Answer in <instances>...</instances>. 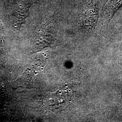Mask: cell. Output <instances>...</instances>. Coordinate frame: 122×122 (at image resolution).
I'll return each mask as SVG.
<instances>
[{"label":"cell","instance_id":"cell-1","mask_svg":"<svg viewBox=\"0 0 122 122\" xmlns=\"http://www.w3.org/2000/svg\"><path fill=\"white\" fill-rule=\"evenodd\" d=\"M100 0H86L81 10V19L84 25L92 29L100 15Z\"/></svg>","mask_w":122,"mask_h":122},{"label":"cell","instance_id":"cell-2","mask_svg":"<svg viewBox=\"0 0 122 122\" xmlns=\"http://www.w3.org/2000/svg\"><path fill=\"white\" fill-rule=\"evenodd\" d=\"M122 8V0H102L100 15L106 20H110Z\"/></svg>","mask_w":122,"mask_h":122},{"label":"cell","instance_id":"cell-3","mask_svg":"<svg viewBox=\"0 0 122 122\" xmlns=\"http://www.w3.org/2000/svg\"><path fill=\"white\" fill-rule=\"evenodd\" d=\"M22 90H23V89H22L20 88L18 89L17 90H16V91H17V92H19V91H20H20L21 92V91H22Z\"/></svg>","mask_w":122,"mask_h":122},{"label":"cell","instance_id":"cell-4","mask_svg":"<svg viewBox=\"0 0 122 122\" xmlns=\"http://www.w3.org/2000/svg\"><path fill=\"white\" fill-rule=\"evenodd\" d=\"M59 109V107H56V109Z\"/></svg>","mask_w":122,"mask_h":122},{"label":"cell","instance_id":"cell-5","mask_svg":"<svg viewBox=\"0 0 122 122\" xmlns=\"http://www.w3.org/2000/svg\"><path fill=\"white\" fill-rule=\"evenodd\" d=\"M37 73H38V72H35V75L37 74Z\"/></svg>","mask_w":122,"mask_h":122},{"label":"cell","instance_id":"cell-6","mask_svg":"<svg viewBox=\"0 0 122 122\" xmlns=\"http://www.w3.org/2000/svg\"><path fill=\"white\" fill-rule=\"evenodd\" d=\"M44 56H46V54H44Z\"/></svg>","mask_w":122,"mask_h":122},{"label":"cell","instance_id":"cell-7","mask_svg":"<svg viewBox=\"0 0 122 122\" xmlns=\"http://www.w3.org/2000/svg\"><path fill=\"white\" fill-rule=\"evenodd\" d=\"M59 94H61V91H60V92H59Z\"/></svg>","mask_w":122,"mask_h":122},{"label":"cell","instance_id":"cell-8","mask_svg":"<svg viewBox=\"0 0 122 122\" xmlns=\"http://www.w3.org/2000/svg\"><path fill=\"white\" fill-rule=\"evenodd\" d=\"M41 70H43V68H41Z\"/></svg>","mask_w":122,"mask_h":122}]
</instances>
